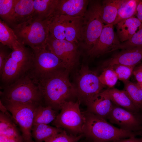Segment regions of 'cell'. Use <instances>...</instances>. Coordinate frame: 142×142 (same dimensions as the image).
I'll return each mask as SVG.
<instances>
[{"mask_svg": "<svg viewBox=\"0 0 142 142\" xmlns=\"http://www.w3.org/2000/svg\"><path fill=\"white\" fill-rule=\"evenodd\" d=\"M69 72L60 69L35 79L41 91L44 106L58 112L66 102L77 98L75 86L69 79Z\"/></svg>", "mask_w": 142, "mask_h": 142, "instance_id": "cell-1", "label": "cell"}, {"mask_svg": "<svg viewBox=\"0 0 142 142\" xmlns=\"http://www.w3.org/2000/svg\"><path fill=\"white\" fill-rule=\"evenodd\" d=\"M83 113L85 118L83 134L89 141L114 142L140 135L139 133L125 130L115 127L106 119L92 113L86 111Z\"/></svg>", "mask_w": 142, "mask_h": 142, "instance_id": "cell-2", "label": "cell"}, {"mask_svg": "<svg viewBox=\"0 0 142 142\" xmlns=\"http://www.w3.org/2000/svg\"><path fill=\"white\" fill-rule=\"evenodd\" d=\"M2 102H32L43 105V96L37 82L30 75H24L1 92Z\"/></svg>", "mask_w": 142, "mask_h": 142, "instance_id": "cell-3", "label": "cell"}, {"mask_svg": "<svg viewBox=\"0 0 142 142\" xmlns=\"http://www.w3.org/2000/svg\"><path fill=\"white\" fill-rule=\"evenodd\" d=\"M50 17L40 21L31 18L28 21L13 26V29L19 41L36 50L47 48L49 32Z\"/></svg>", "mask_w": 142, "mask_h": 142, "instance_id": "cell-4", "label": "cell"}, {"mask_svg": "<svg viewBox=\"0 0 142 142\" xmlns=\"http://www.w3.org/2000/svg\"><path fill=\"white\" fill-rule=\"evenodd\" d=\"M83 25V17L52 16L50 18L49 24V33L58 39L75 42L79 46L82 40Z\"/></svg>", "mask_w": 142, "mask_h": 142, "instance_id": "cell-5", "label": "cell"}, {"mask_svg": "<svg viewBox=\"0 0 142 142\" xmlns=\"http://www.w3.org/2000/svg\"><path fill=\"white\" fill-rule=\"evenodd\" d=\"M101 2L100 0H89L83 16L82 40L79 47L86 50V52L93 47L105 25L101 17Z\"/></svg>", "mask_w": 142, "mask_h": 142, "instance_id": "cell-6", "label": "cell"}, {"mask_svg": "<svg viewBox=\"0 0 142 142\" xmlns=\"http://www.w3.org/2000/svg\"><path fill=\"white\" fill-rule=\"evenodd\" d=\"M33 52L24 46L13 50L9 55L1 77L3 82L16 81L32 68Z\"/></svg>", "mask_w": 142, "mask_h": 142, "instance_id": "cell-7", "label": "cell"}, {"mask_svg": "<svg viewBox=\"0 0 142 142\" xmlns=\"http://www.w3.org/2000/svg\"><path fill=\"white\" fill-rule=\"evenodd\" d=\"M80 102L70 101L63 105L61 111L52 123L55 127L75 135L83 134L85 118L79 108Z\"/></svg>", "mask_w": 142, "mask_h": 142, "instance_id": "cell-8", "label": "cell"}, {"mask_svg": "<svg viewBox=\"0 0 142 142\" xmlns=\"http://www.w3.org/2000/svg\"><path fill=\"white\" fill-rule=\"evenodd\" d=\"M77 73L74 85L77 100L86 105L105 86L101 83L97 73L87 65H82Z\"/></svg>", "mask_w": 142, "mask_h": 142, "instance_id": "cell-9", "label": "cell"}, {"mask_svg": "<svg viewBox=\"0 0 142 142\" xmlns=\"http://www.w3.org/2000/svg\"><path fill=\"white\" fill-rule=\"evenodd\" d=\"M2 102L12 114L16 124L19 126L23 142H35L32 139V129L36 109L41 104Z\"/></svg>", "mask_w": 142, "mask_h": 142, "instance_id": "cell-10", "label": "cell"}, {"mask_svg": "<svg viewBox=\"0 0 142 142\" xmlns=\"http://www.w3.org/2000/svg\"><path fill=\"white\" fill-rule=\"evenodd\" d=\"M79 48L75 42L58 39L50 33L47 41V49L58 57L70 72L78 62L80 53Z\"/></svg>", "mask_w": 142, "mask_h": 142, "instance_id": "cell-11", "label": "cell"}, {"mask_svg": "<svg viewBox=\"0 0 142 142\" xmlns=\"http://www.w3.org/2000/svg\"><path fill=\"white\" fill-rule=\"evenodd\" d=\"M33 51V63L29 74L35 79L57 70L65 69L61 60L47 48Z\"/></svg>", "mask_w": 142, "mask_h": 142, "instance_id": "cell-12", "label": "cell"}, {"mask_svg": "<svg viewBox=\"0 0 142 142\" xmlns=\"http://www.w3.org/2000/svg\"><path fill=\"white\" fill-rule=\"evenodd\" d=\"M106 119L118 125L121 129L142 134L140 116L115 105H113Z\"/></svg>", "mask_w": 142, "mask_h": 142, "instance_id": "cell-13", "label": "cell"}, {"mask_svg": "<svg viewBox=\"0 0 142 142\" xmlns=\"http://www.w3.org/2000/svg\"><path fill=\"white\" fill-rule=\"evenodd\" d=\"M120 43L113 26L105 25L98 39L92 48L86 52V54L90 58L98 57L113 52Z\"/></svg>", "mask_w": 142, "mask_h": 142, "instance_id": "cell-14", "label": "cell"}, {"mask_svg": "<svg viewBox=\"0 0 142 142\" xmlns=\"http://www.w3.org/2000/svg\"><path fill=\"white\" fill-rule=\"evenodd\" d=\"M142 60V47L122 50L115 53L103 63V68L116 64L136 65Z\"/></svg>", "mask_w": 142, "mask_h": 142, "instance_id": "cell-15", "label": "cell"}, {"mask_svg": "<svg viewBox=\"0 0 142 142\" xmlns=\"http://www.w3.org/2000/svg\"><path fill=\"white\" fill-rule=\"evenodd\" d=\"M89 2L88 0H58L53 16L83 17Z\"/></svg>", "mask_w": 142, "mask_h": 142, "instance_id": "cell-16", "label": "cell"}, {"mask_svg": "<svg viewBox=\"0 0 142 142\" xmlns=\"http://www.w3.org/2000/svg\"><path fill=\"white\" fill-rule=\"evenodd\" d=\"M33 1L16 0L12 17V28L32 18L34 12Z\"/></svg>", "mask_w": 142, "mask_h": 142, "instance_id": "cell-17", "label": "cell"}, {"mask_svg": "<svg viewBox=\"0 0 142 142\" xmlns=\"http://www.w3.org/2000/svg\"><path fill=\"white\" fill-rule=\"evenodd\" d=\"M113 105L108 97L101 92L87 104L86 111L106 119Z\"/></svg>", "mask_w": 142, "mask_h": 142, "instance_id": "cell-18", "label": "cell"}, {"mask_svg": "<svg viewBox=\"0 0 142 142\" xmlns=\"http://www.w3.org/2000/svg\"><path fill=\"white\" fill-rule=\"evenodd\" d=\"M102 92L108 97L115 105L135 114H137L139 111L124 90L113 88H108Z\"/></svg>", "mask_w": 142, "mask_h": 142, "instance_id": "cell-19", "label": "cell"}, {"mask_svg": "<svg viewBox=\"0 0 142 142\" xmlns=\"http://www.w3.org/2000/svg\"><path fill=\"white\" fill-rule=\"evenodd\" d=\"M116 35L120 42L129 39L142 26V23L133 17L120 21L116 24Z\"/></svg>", "mask_w": 142, "mask_h": 142, "instance_id": "cell-20", "label": "cell"}, {"mask_svg": "<svg viewBox=\"0 0 142 142\" xmlns=\"http://www.w3.org/2000/svg\"><path fill=\"white\" fill-rule=\"evenodd\" d=\"M58 1V0H34L32 18L43 21L51 17L55 11Z\"/></svg>", "mask_w": 142, "mask_h": 142, "instance_id": "cell-21", "label": "cell"}, {"mask_svg": "<svg viewBox=\"0 0 142 142\" xmlns=\"http://www.w3.org/2000/svg\"><path fill=\"white\" fill-rule=\"evenodd\" d=\"M123 1L104 0L102 1L100 15L105 25H113L117 18L118 9Z\"/></svg>", "mask_w": 142, "mask_h": 142, "instance_id": "cell-22", "label": "cell"}, {"mask_svg": "<svg viewBox=\"0 0 142 142\" xmlns=\"http://www.w3.org/2000/svg\"><path fill=\"white\" fill-rule=\"evenodd\" d=\"M0 42L3 45L15 50L24 45L19 40L13 29L0 19Z\"/></svg>", "mask_w": 142, "mask_h": 142, "instance_id": "cell-23", "label": "cell"}, {"mask_svg": "<svg viewBox=\"0 0 142 142\" xmlns=\"http://www.w3.org/2000/svg\"><path fill=\"white\" fill-rule=\"evenodd\" d=\"M63 130L47 124L34 125L32 129V136L35 142H44L47 139Z\"/></svg>", "mask_w": 142, "mask_h": 142, "instance_id": "cell-24", "label": "cell"}, {"mask_svg": "<svg viewBox=\"0 0 142 142\" xmlns=\"http://www.w3.org/2000/svg\"><path fill=\"white\" fill-rule=\"evenodd\" d=\"M59 113L49 106L39 104L36 109L33 126L39 124H47L52 123Z\"/></svg>", "mask_w": 142, "mask_h": 142, "instance_id": "cell-25", "label": "cell"}, {"mask_svg": "<svg viewBox=\"0 0 142 142\" xmlns=\"http://www.w3.org/2000/svg\"><path fill=\"white\" fill-rule=\"evenodd\" d=\"M13 119L0 112V135L12 138L22 137Z\"/></svg>", "mask_w": 142, "mask_h": 142, "instance_id": "cell-26", "label": "cell"}, {"mask_svg": "<svg viewBox=\"0 0 142 142\" xmlns=\"http://www.w3.org/2000/svg\"><path fill=\"white\" fill-rule=\"evenodd\" d=\"M139 0H124L118 9L117 18L113 25L123 20L135 17Z\"/></svg>", "mask_w": 142, "mask_h": 142, "instance_id": "cell-27", "label": "cell"}, {"mask_svg": "<svg viewBox=\"0 0 142 142\" xmlns=\"http://www.w3.org/2000/svg\"><path fill=\"white\" fill-rule=\"evenodd\" d=\"M124 90L139 110H142V90L136 83L128 80L123 82Z\"/></svg>", "mask_w": 142, "mask_h": 142, "instance_id": "cell-28", "label": "cell"}, {"mask_svg": "<svg viewBox=\"0 0 142 142\" xmlns=\"http://www.w3.org/2000/svg\"><path fill=\"white\" fill-rule=\"evenodd\" d=\"M16 0H0V16L1 19L10 27Z\"/></svg>", "mask_w": 142, "mask_h": 142, "instance_id": "cell-29", "label": "cell"}, {"mask_svg": "<svg viewBox=\"0 0 142 142\" xmlns=\"http://www.w3.org/2000/svg\"><path fill=\"white\" fill-rule=\"evenodd\" d=\"M98 78L101 83L109 88H113L116 84L118 80L117 76L113 70L110 67L103 68Z\"/></svg>", "mask_w": 142, "mask_h": 142, "instance_id": "cell-30", "label": "cell"}, {"mask_svg": "<svg viewBox=\"0 0 142 142\" xmlns=\"http://www.w3.org/2000/svg\"><path fill=\"white\" fill-rule=\"evenodd\" d=\"M136 47H142V26L129 39L120 43L116 47L114 50Z\"/></svg>", "mask_w": 142, "mask_h": 142, "instance_id": "cell-31", "label": "cell"}, {"mask_svg": "<svg viewBox=\"0 0 142 142\" xmlns=\"http://www.w3.org/2000/svg\"><path fill=\"white\" fill-rule=\"evenodd\" d=\"M136 66L116 64L108 67L114 71L118 79L124 82L129 80Z\"/></svg>", "mask_w": 142, "mask_h": 142, "instance_id": "cell-32", "label": "cell"}, {"mask_svg": "<svg viewBox=\"0 0 142 142\" xmlns=\"http://www.w3.org/2000/svg\"><path fill=\"white\" fill-rule=\"evenodd\" d=\"M83 136V134L75 135L63 130L47 139L44 142H78Z\"/></svg>", "mask_w": 142, "mask_h": 142, "instance_id": "cell-33", "label": "cell"}, {"mask_svg": "<svg viewBox=\"0 0 142 142\" xmlns=\"http://www.w3.org/2000/svg\"><path fill=\"white\" fill-rule=\"evenodd\" d=\"M8 47L1 43L0 44V74L1 76L8 58L11 52H9Z\"/></svg>", "mask_w": 142, "mask_h": 142, "instance_id": "cell-34", "label": "cell"}, {"mask_svg": "<svg viewBox=\"0 0 142 142\" xmlns=\"http://www.w3.org/2000/svg\"><path fill=\"white\" fill-rule=\"evenodd\" d=\"M133 74L137 82H142V63L135 66L133 70Z\"/></svg>", "mask_w": 142, "mask_h": 142, "instance_id": "cell-35", "label": "cell"}, {"mask_svg": "<svg viewBox=\"0 0 142 142\" xmlns=\"http://www.w3.org/2000/svg\"><path fill=\"white\" fill-rule=\"evenodd\" d=\"M0 142H23L22 137H8L0 135Z\"/></svg>", "mask_w": 142, "mask_h": 142, "instance_id": "cell-36", "label": "cell"}, {"mask_svg": "<svg viewBox=\"0 0 142 142\" xmlns=\"http://www.w3.org/2000/svg\"><path fill=\"white\" fill-rule=\"evenodd\" d=\"M135 16L142 23V0H139L137 5Z\"/></svg>", "mask_w": 142, "mask_h": 142, "instance_id": "cell-37", "label": "cell"}, {"mask_svg": "<svg viewBox=\"0 0 142 142\" xmlns=\"http://www.w3.org/2000/svg\"><path fill=\"white\" fill-rule=\"evenodd\" d=\"M135 136H132L128 139H120L114 142H142V138H138Z\"/></svg>", "mask_w": 142, "mask_h": 142, "instance_id": "cell-38", "label": "cell"}, {"mask_svg": "<svg viewBox=\"0 0 142 142\" xmlns=\"http://www.w3.org/2000/svg\"><path fill=\"white\" fill-rule=\"evenodd\" d=\"M136 84L142 90V82H137Z\"/></svg>", "mask_w": 142, "mask_h": 142, "instance_id": "cell-39", "label": "cell"}, {"mask_svg": "<svg viewBox=\"0 0 142 142\" xmlns=\"http://www.w3.org/2000/svg\"><path fill=\"white\" fill-rule=\"evenodd\" d=\"M88 142H96V141H89Z\"/></svg>", "mask_w": 142, "mask_h": 142, "instance_id": "cell-40", "label": "cell"}, {"mask_svg": "<svg viewBox=\"0 0 142 142\" xmlns=\"http://www.w3.org/2000/svg\"><path fill=\"white\" fill-rule=\"evenodd\" d=\"M141 121H142V116H141Z\"/></svg>", "mask_w": 142, "mask_h": 142, "instance_id": "cell-41", "label": "cell"}]
</instances>
